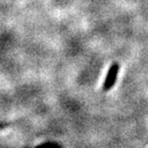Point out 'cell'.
<instances>
[{"label":"cell","mask_w":148,"mask_h":148,"mask_svg":"<svg viewBox=\"0 0 148 148\" xmlns=\"http://www.w3.org/2000/svg\"><path fill=\"white\" fill-rule=\"evenodd\" d=\"M118 72V65L114 64L112 67L110 68L108 73V76L106 78V82H105V90H109L111 86H113L114 81L116 79V74Z\"/></svg>","instance_id":"cell-1"}]
</instances>
